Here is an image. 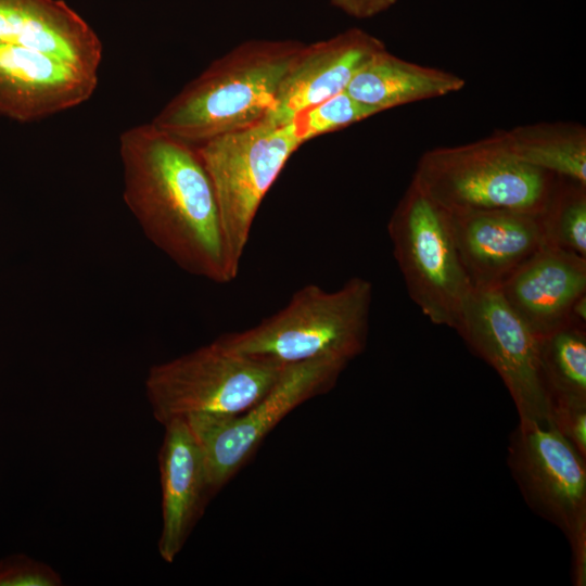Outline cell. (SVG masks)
I'll return each instance as SVG.
<instances>
[{"label": "cell", "instance_id": "15", "mask_svg": "<svg viewBox=\"0 0 586 586\" xmlns=\"http://www.w3.org/2000/svg\"><path fill=\"white\" fill-rule=\"evenodd\" d=\"M158 451L162 489L161 558L173 563L211 499L202 450L182 418L166 424Z\"/></svg>", "mask_w": 586, "mask_h": 586}, {"label": "cell", "instance_id": "1", "mask_svg": "<svg viewBox=\"0 0 586 586\" xmlns=\"http://www.w3.org/2000/svg\"><path fill=\"white\" fill-rule=\"evenodd\" d=\"M119 155L123 198L144 235L186 272L232 281L239 271L196 148L150 123L120 135Z\"/></svg>", "mask_w": 586, "mask_h": 586}, {"label": "cell", "instance_id": "2", "mask_svg": "<svg viewBox=\"0 0 586 586\" xmlns=\"http://www.w3.org/2000/svg\"><path fill=\"white\" fill-rule=\"evenodd\" d=\"M305 43L250 39L214 60L151 122L191 145L262 122Z\"/></svg>", "mask_w": 586, "mask_h": 586}, {"label": "cell", "instance_id": "22", "mask_svg": "<svg viewBox=\"0 0 586 586\" xmlns=\"http://www.w3.org/2000/svg\"><path fill=\"white\" fill-rule=\"evenodd\" d=\"M62 578L50 565L25 555L0 562V586H60Z\"/></svg>", "mask_w": 586, "mask_h": 586}, {"label": "cell", "instance_id": "12", "mask_svg": "<svg viewBox=\"0 0 586 586\" xmlns=\"http://www.w3.org/2000/svg\"><path fill=\"white\" fill-rule=\"evenodd\" d=\"M98 73L38 50L0 44V115L36 122L90 99Z\"/></svg>", "mask_w": 586, "mask_h": 586}, {"label": "cell", "instance_id": "16", "mask_svg": "<svg viewBox=\"0 0 586 586\" xmlns=\"http://www.w3.org/2000/svg\"><path fill=\"white\" fill-rule=\"evenodd\" d=\"M0 44L38 50L95 73L103 55L99 36L62 0H0Z\"/></svg>", "mask_w": 586, "mask_h": 586}, {"label": "cell", "instance_id": "11", "mask_svg": "<svg viewBox=\"0 0 586 586\" xmlns=\"http://www.w3.org/2000/svg\"><path fill=\"white\" fill-rule=\"evenodd\" d=\"M447 213L459 258L473 290L498 289L544 244L540 214L508 209Z\"/></svg>", "mask_w": 586, "mask_h": 586}, {"label": "cell", "instance_id": "4", "mask_svg": "<svg viewBox=\"0 0 586 586\" xmlns=\"http://www.w3.org/2000/svg\"><path fill=\"white\" fill-rule=\"evenodd\" d=\"M560 177L528 166L489 135L425 151L412 180L447 211L508 209L542 214Z\"/></svg>", "mask_w": 586, "mask_h": 586}, {"label": "cell", "instance_id": "23", "mask_svg": "<svg viewBox=\"0 0 586 586\" xmlns=\"http://www.w3.org/2000/svg\"><path fill=\"white\" fill-rule=\"evenodd\" d=\"M555 428L586 458V408L553 411Z\"/></svg>", "mask_w": 586, "mask_h": 586}, {"label": "cell", "instance_id": "5", "mask_svg": "<svg viewBox=\"0 0 586 586\" xmlns=\"http://www.w3.org/2000/svg\"><path fill=\"white\" fill-rule=\"evenodd\" d=\"M285 366L249 356L214 340L188 354L154 365L144 387L162 425L193 415L235 416L257 403Z\"/></svg>", "mask_w": 586, "mask_h": 586}, {"label": "cell", "instance_id": "21", "mask_svg": "<svg viewBox=\"0 0 586 586\" xmlns=\"http://www.w3.org/2000/svg\"><path fill=\"white\" fill-rule=\"evenodd\" d=\"M379 112L342 91L297 115L293 123L301 140L310 139L349 127Z\"/></svg>", "mask_w": 586, "mask_h": 586}, {"label": "cell", "instance_id": "6", "mask_svg": "<svg viewBox=\"0 0 586 586\" xmlns=\"http://www.w3.org/2000/svg\"><path fill=\"white\" fill-rule=\"evenodd\" d=\"M408 295L428 319L456 330L473 289L447 211L411 179L387 222Z\"/></svg>", "mask_w": 586, "mask_h": 586}, {"label": "cell", "instance_id": "18", "mask_svg": "<svg viewBox=\"0 0 586 586\" xmlns=\"http://www.w3.org/2000/svg\"><path fill=\"white\" fill-rule=\"evenodd\" d=\"M504 149L536 169L586 184V129L573 123H538L496 131Z\"/></svg>", "mask_w": 586, "mask_h": 586}, {"label": "cell", "instance_id": "8", "mask_svg": "<svg viewBox=\"0 0 586 586\" xmlns=\"http://www.w3.org/2000/svg\"><path fill=\"white\" fill-rule=\"evenodd\" d=\"M507 463L527 506L570 544L572 583L586 585V458L551 424L519 421Z\"/></svg>", "mask_w": 586, "mask_h": 586}, {"label": "cell", "instance_id": "13", "mask_svg": "<svg viewBox=\"0 0 586 586\" xmlns=\"http://www.w3.org/2000/svg\"><path fill=\"white\" fill-rule=\"evenodd\" d=\"M385 48L381 39L360 28L304 44L264 120L290 124L305 110L345 91L361 65Z\"/></svg>", "mask_w": 586, "mask_h": 586}, {"label": "cell", "instance_id": "19", "mask_svg": "<svg viewBox=\"0 0 586 586\" xmlns=\"http://www.w3.org/2000/svg\"><path fill=\"white\" fill-rule=\"evenodd\" d=\"M539 356L551 415L586 408V323L571 319L540 337Z\"/></svg>", "mask_w": 586, "mask_h": 586}, {"label": "cell", "instance_id": "24", "mask_svg": "<svg viewBox=\"0 0 586 586\" xmlns=\"http://www.w3.org/2000/svg\"><path fill=\"white\" fill-rule=\"evenodd\" d=\"M332 3L346 14L368 18L382 13L378 0H331Z\"/></svg>", "mask_w": 586, "mask_h": 586}, {"label": "cell", "instance_id": "20", "mask_svg": "<svg viewBox=\"0 0 586 586\" xmlns=\"http://www.w3.org/2000/svg\"><path fill=\"white\" fill-rule=\"evenodd\" d=\"M540 219L544 244L586 257V184L559 178Z\"/></svg>", "mask_w": 586, "mask_h": 586}, {"label": "cell", "instance_id": "7", "mask_svg": "<svg viewBox=\"0 0 586 586\" xmlns=\"http://www.w3.org/2000/svg\"><path fill=\"white\" fill-rule=\"evenodd\" d=\"M303 144L293 123L277 125L263 119L195 146L215 190L237 271L262 201Z\"/></svg>", "mask_w": 586, "mask_h": 586}, {"label": "cell", "instance_id": "10", "mask_svg": "<svg viewBox=\"0 0 586 586\" xmlns=\"http://www.w3.org/2000/svg\"><path fill=\"white\" fill-rule=\"evenodd\" d=\"M456 331L468 347L499 374L520 421L552 423L540 367L539 339L497 289L472 291Z\"/></svg>", "mask_w": 586, "mask_h": 586}, {"label": "cell", "instance_id": "3", "mask_svg": "<svg viewBox=\"0 0 586 586\" xmlns=\"http://www.w3.org/2000/svg\"><path fill=\"white\" fill-rule=\"evenodd\" d=\"M373 285L361 277L326 291L307 284L258 324L218 340L239 353L288 366L329 358L348 365L367 344Z\"/></svg>", "mask_w": 586, "mask_h": 586}, {"label": "cell", "instance_id": "25", "mask_svg": "<svg viewBox=\"0 0 586 586\" xmlns=\"http://www.w3.org/2000/svg\"><path fill=\"white\" fill-rule=\"evenodd\" d=\"M382 11L391 8L397 0H378Z\"/></svg>", "mask_w": 586, "mask_h": 586}, {"label": "cell", "instance_id": "14", "mask_svg": "<svg viewBox=\"0 0 586 586\" xmlns=\"http://www.w3.org/2000/svg\"><path fill=\"white\" fill-rule=\"evenodd\" d=\"M497 290L526 327L544 337L571 321L575 302L586 294V257L543 244Z\"/></svg>", "mask_w": 586, "mask_h": 586}, {"label": "cell", "instance_id": "9", "mask_svg": "<svg viewBox=\"0 0 586 586\" xmlns=\"http://www.w3.org/2000/svg\"><path fill=\"white\" fill-rule=\"evenodd\" d=\"M346 366L329 358L288 365L269 391L244 412L183 418L202 450L211 498L286 415L306 400L330 391Z\"/></svg>", "mask_w": 586, "mask_h": 586}, {"label": "cell", "instance_id": "17", "mask_svg": "<svg viewBox=\"0 0 586 586\" xmlns=\"http://www.w3.org/2000/svg\"><path fill=\"white\" fill-rule=\"evenodd\" d=\"M464 86L466 80L455 73L404 60L385 48L361 65L345 91L381 113L455 93Z\"/></svg>", "mask_w": 586, "mask_h": 586}]
</instances>
